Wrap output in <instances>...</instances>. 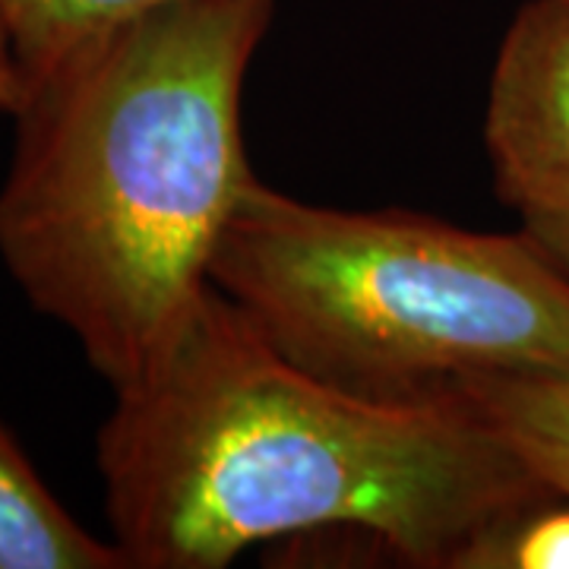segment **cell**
I'll list each match as a JSON object with an SVG mask.
<instances>
[{"label": "cell", "instance_id": "1", "mask_svg": "<svg viewBox=\"0 0 569 569\" xmlns=\"http://www.w3.org/2000/svg\"><path fill=\"white\" fill-rule=\"evenodd\" d=\"M96 466L130 569H222L310 531H358L408 567L481 569L509 526L560 500L466 396L336 387L216 284L114 389Z\"/></svg>", "mask_w": 569, "mask_h": 569}, {"label": "cell", "instance_id": "2", "mask_svg": "<svg viewBox=\"0 0 569 569\" xmlns=\"http://www.w3.org/2000/svg\"><path fill=\"white\" fill-rule=\"evenodd\" d=\"M276 0H174L22 82L0 187V263L111 389L178 332L257 181L247 70Z\"/></svg>", "mask_w": 569, "mask_h": 569}, {"label": "cell", "instance_id": "3", "mask_svg": "<svg viewBox=\"0 0 569 569\" xmlns=\"http://www.w3.org/2000/svg\"><path fill=\"white\" fill-rule=\"evenodd\" d=\"M209 282L295 365L383 402L485 377H569V276L519 231L336 209L260 178Z\"/></svg>", "mask_w": 569, "mask_h": 569}, {"label": "cell", "instance_id": "4", "mask_svg": "<svg viewBox=\"0 0 569 569\" xmlns=\"http://www.w3.org/2000/svg\"><path fill=\"white\" fill-rule=\"evenodd\" d=\"M485 149L519 216L569 200V0H529L490 70Z\"/></svg>", "mask_w": 569, "mask_h": 569}, {"label": "cell", "instance_id": "5", "mask_svg": "<svg viewBox=\"0 0 569 569\" xmlns=\"http://www.w3.org/2000/svg\"><path fill=\"white\" fill-rule=\"evenodd\" d=\"M0 569H130L123 550L96 538L41 481L0 421Z\"/></svg>", "mask_w": 569, "mask_h": 569}, {"label": "cell", "instance_id": "6", "mask_svg": "<svg viewBox=\"0 0 569 569\" xmlns=\"http://www.w3.org/2000/svg\"><path fill=\"white\" fill-rule=\"evenodd\" d=\"M459 396L560 500H569V377H485Z\"/></svg>", "mask_w": 569, "mask_h": 569}, {"label": "cell", "instance_id": "7", "mask_svg": "<svg viewBox=\"0 0 569 569\" xmlns=\"http://www.w3.org/2000/svg\"><path fill=\"white\" fill-rule=\"evenodd\" d=\"M164 3L174 0H0V17L13 36L26 82L32 70L54 61L86 36Z\"/></svg>", "mask_w": 569, "mask_h": 569}, {"label": "cell", "instance_id": "8", "mask_svg": "<svg viewBox=\"0 0 569 569\" xmlns=\"http://www.w3.org/2000/svg\"><path fill=\"white\" fill-rule=\"evenodd\" d=\"M519 219H522V228L529 231L531 238L545 247L550 260L569 276V200L526 212Z\"/></svg>", "mask_w": 569, "mask_h": 569}, {"label": "cell", "instance_id": "9", "mask_svg": "<svg viewBox=\"0 0 569 569\" xmlns=\"http://www.w3.org/2000/svg\"><path fill=\"white\" fill-rule=\"evenodd\" d=\"M22 99V63L17 58V44L0 17V114H13Z\"/></svg>", "mask_w": 569, "mask_h": 569}]
</instances>
